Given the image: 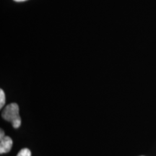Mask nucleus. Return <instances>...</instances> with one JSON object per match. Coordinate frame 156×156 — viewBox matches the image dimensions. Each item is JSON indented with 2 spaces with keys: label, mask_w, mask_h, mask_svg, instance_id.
<instances>
[{
  "label": "nucleus",
  "mask_w": 156,
  "mask_h": 156,
  "mask_svg": "<svg viewBox=\"0 0 156 156\" xmlns=\"http://www.w3.org/2000/svg\"><path fill=\"white\" fill-rule=\"evenodd\" d=\"M2 116L4 119L12 123L13 127L17 129L21 125V118L19 114V106L17 103H12L3 109Z\"/></svg>",
  "instance_id": "f257e3e1"
},
{
  "label": "nucleus",
  "mask_w": 156,
  "mask_h": 156,
  "mask_svg": "<svg viewBox=\"0 0 156 156\" xmlns=\"http://www.w3.org/2000/svg\"><path fill=\"white\" fill-rule=\"evenodd\" d=\"M12 145V140L9 136H5V132L2 129H1V133H0V153L3 154L8 153L10 151Z\"/></svg>",
  "instance_id": "f03ea898"
},
{
  "label": "nucleus",
  "mask_w": 156,
  "mask_h": 156,
  "mask_svg": "<svg viewBox=\"0 0 156 156\" xmlns=\"http://www.w3.org/2000/svg\"><path fill=\"white\" fill-rule=\"evenodd\" d=\"M17 156H31V152L28 148H23L20 151Z\"/></svg>",
  "instance_id": "7ed1b4c3"
},
{
  "label": "nucleus",
  "mask_w": 156,
  "mask_h": 156,
  "mask_svg": "<svg viewBox=\"0 0 156 156\" xmlns=\"http://www.w3.org/2000/svg\"><path fill=\"white\" fill-rule=\"evenodd\" d=\"M5 104V95L2 89L0 90V108H2Z\"/></svg>",
  "instance_id": "20e7f679"
},
{
  "label": "nucleus",
  "mask_w": 156,
  "mask_h": 156,
  "mask_svg": "<svg viewBox=\"0 0 156 156\" xmlns=\"http://www.w3.org/2000/svg\"><path fill=\"white\" fill-rule=\"evenodd\" d=\"M15 2H25L26 1V0H14Z\"/></svg>",
  "instance_id": "39448f33"
}]
</instances>
